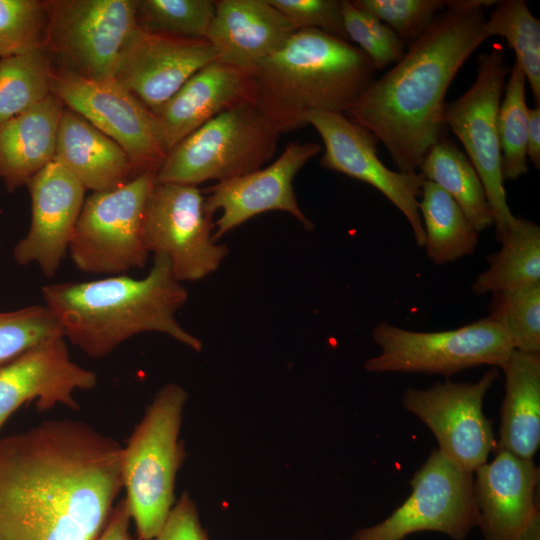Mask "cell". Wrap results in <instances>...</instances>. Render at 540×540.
Returning a JSON list of instances; mask_svg holds the SVG:
<instances>
[{"mask_svg":"<svg viewBox=\"0 0 540 540\" xmlns=\"http://www.w3.org/2000/svg\"><path fill=\"white\" fill-rule=\"evenodd\" d=\"M122 446L80 421L0 439V540H96L122 483Z\"/></svg>","mask_w":540,"mask_h":540,"instance_id":"obj_1","label":"cell"},{"mask_svg":"<svg viewBox=\"0 0 540 540\" xmlns=\"http://www.w3.org/2000/svg\"><path fill=\"white\" fill-rule=\"evenodd\" d=\"M490 0H449L426 31L408 44L345 115L381 141L400 172L417 173L444 138L445 95L460 67L486 39Z\"/></svg>","mask_w":540,"mask_h":540,"instance_id":"obj_2","label":"cell"},{"mask_svg":"<svg viewBox=\"0 0 540 540\" xmlns=\"http://www.w3.org/2000/svg\"><path fill=\"white\" fill-rule=\"evenodd\" d=\"M42 296L64 338L92 358H103L144 332L163 333L194 351L202 349L201 340L176 319L188 291L162 255H154L149 273L141 279L121 274L49 284L42 287Z\"/></svg>","mask_w":540,"mask_h":540,"instance_id":"obj_3","label":"cell"},{"mask_svg":"<svg viewBox=\"0 0 540 540\" xmlns=\"http://www.w3.org/2000/svg\"><path fill=\"white\" fill-rule=\"evenodd\" d=\"M356 45L317 29H299L252 72L255 102L280 133L307 125L308 112L346 113L375 80Z\"/></svg>","mask_w":540,"mask_h":540,"instance_id":"obj_4","label":"cell"},{"mask_svg":"<svg viewBox=\"0 0 540 540\" xmlns=\"http://www.w3.org/2000/svg\"><path fill=\"white\" fill-rule=\"evenodd\" d=\"M187 392L165 384L122 446L124 498L138 540H152L173 506L176 474L185 453L179 433Z\"/></svg>","mask_w":540,"mask_h":540,"instance_id":"obj_5","label":"cell"},{"mask_svg":"<svg viewBox=\"0 0 540 540\" xmlns=\"http://www.w3.org/2000/svg\"><path fill=\"white\" fill-rule=\"evenodd\" d=\"M279 136L254 103L236 106L177 143L167 153L155 181L198 186L254 172L271 159Z\"/></svg>","mask_w":540,"mask_h":540,"instance_id":"obj_6","label":"cell"},{"mask_svg":"<svg viewBox=\"0 0 540 540\" xmlns=\"http://www.w3.org/2000/svg\"><path fill=\"white\" fill-rule=\"evenodd\" d=\"M156 172H143L85 199L68 251L79 270L119 275L144 268L149 256L142 241L144 211Z\"/></svg>","mask_w":540,"mask_h":540,"instance_id":"obj_7","label":"cell"},{"mask_svg":"<svg viewBox=\"0 0 540 540\" xmlns=\"http://www.w3.org/2000/svg\"><path fill=\"white\" fill-rule=\"evenodd\" d=\"M381 352L364 363L370 372L427 373L451 376L481 365L501 368L514 348L489 317L457 329L419 332L378 323L372 333Z\"/></svg>","mask_w":540,"mask_h":540,"instance_id":"obj_8","label":"cell"},{"mask_svg":"<svg viewBox=\"0 0 540 540\" xmlns=\"http://www.w3.org/2000/svg\"><path fill=\"white\" fill-rule=\"evenodd\" d=\"M477 64V76L470 88L446 103L444 122L462 143L481 179L492 209L496 239L500 241L517 219L507 202L497 130L499 106L510 69L498 46L479 55Z\"/></svg>","mask_w":540,"mask_h":540,"instance_id":"obj_9","label":"cell"},{"mask_svg":"<svg viewBox=\"0 0 540 540\" xmlns=\"http://www.w3.org/2000/svg\"><path fill=\"white\" fill-rule=\"evenodd\" d=\"M47 1L45 51L51 60L84 78H114L119 56L138 28L136 0Z\"/></svg>","mask_w":540,"mask_h":540,"instance_id":"obj_10","label":"cell"},{"mask_svg":"<svg viewBox=\"0 0 540 540\" xmlns=\"http://www.w3.org/2000/svg\"><path fill=\"white\" fill-rule=\"evenodd\" d=\"M411 495L388 518L359 529L352 540H404L420 531L464 540L479 524L474 479L439 449H433L410 481Z\"/></svg>","mask_w":540,"mask_h":540,"instance_id":"obj_11","label":"cell"},{"mask_svg":"<svg viewBox=\"0 0 540 540\" xmlns=\"http://www.w3.org/2000/svg\"><path fill=\"white\" fill-rule=\"evenodd\" d=\"M214 223L197 186L155 183L142 223L148 253L165 256L180 281H198L214 273L229 254L213 239Z\"/></svg>","mask_w":540,"mask_h":540,"instance_id":"obj_12","label":"cell"},{"mask_svg":"<svg viewBox=\"0 0 540 540\" xmlns=\"http://www.w3.org/2000/svg\"><path fill=\"white\" fill-rule=\"evenodd\" d=\"M52 94L121 146L137 175L157 172L164 162L155 115L114 78L92 80L54 68Z\"/></svg>","mask_w":540,"mask_h":540,"instance_id":"obj_13","label":"cell"},{"mask_svg":"<svg viewBox=\"0 0 540 540\" xmlns=\"http://www.w3.org/2000/svg\"><path fill=\"white\" fill-rule=\"evenodd\" d=\"M498 378V369L492 367L473 383L446 380L428 389L409 387L402 406L429 427L443 454L473 473L497 449L483 400Z\"/></svg>","mask_w":540,"mask_h":540,"instance_id":"obj_14","label":"cell"},{"mask_svg":"<svg viewBox=\"0 0 540 540\" xmlns=\"http://www.w3.org/2000/svg\"><path fill=\"white\" fill-rule=\"evenodd\" d=\"M305 120L316 129L324 143L321 166L379 190L404 215L416 244L424 247L425 232L418 201L425 182L423 175L387 168L378 157V139L344 113L315 110L308 112Z\"/></svg>","mask_w":540,"mask_h":540,"instance_id":"obj_15","label":"cell"},{"mask_svg":"<svg viewBox=\"0 0 540 540\" xmlns=\"http://www.w3.org/2000/svg\"><path fill=\"white\" fill-rule=\"evenodd\" d=\"M321 151L317 143H290L280 156L265 168L215 183L205 192V209L210 216L221 211L214 223L213 239L268 212L284 211L293 216L306 230L313 222L300 209L293 187L298 171Z\"/></svg>","mask_w":540,"mask_h":540,"instance_id":"obj_16","label":"cell"},{"mask_svg":"<svg viewBox=\"0 0 540 540\" xmlns=\"http://www.w3.org/2000/svg\"><path fill=\"white\" fill-rule=\"evenodd\" d=\"M217 61L207 39L145 32L139 27L125 44L114 79L156 114L196 72Z\"/></svg>","mask_w":540,"mask_h":540,"instance_id":"obj_17","label":"cell"},{"mask_svg":"<svg viewBox=\"0 0 540 540\" xmlns=\"http://www.w3.org/2000/svg\"><path fill=\"white\" fill-rule=\"evenodd\" d=\"M97 374L70 358L64 336L42 342L0 364V430L24 403L35 401L38 411L57 405L78 410L76 390H91Z\"/></svg>","mask_w":540,"mask_h":540,"instance_id":"obj_18","label":"cell"},{"mask_svg":"<svg viewBox=\"0 0 540 540\" xmlns=\"http://www.w3.org/2000/svg\"><path fill=\"white\" fill-rule=\"evenodd\" d=\"M31 225L13 251L21 265L36 263L47 277L56 274L79 219L86 189L67 169L52 161L28 183Z\"/></svg>","mask_w":540,"mask_h":540,"instance_id":"obj_19","label":"cell"},{"mask_svg":"<svg viewBox=\"0 0 540 540\" xmlns=\"http://www.w3.org/2000/svg\"><path fill=\"white\" fill-rule=\"evenodd\" d=\"M494 459L475 470L474 497L484 540H519L539 514V469L532 459L497 448Z\"/></svg>","mask_w":540,"mask_h":540,"instance_id":"obj_20","label":"cell"},{"mask_svg":"<svg viewBox=\"0 0 540 540\" xmlns=\"http://www.w3.org/2000/svg\"><path fill=\"white\" fill-rule=\"evenodd\" d=\"M254 102L250 72L219 61L208 64L154 114L165 151L218 114Z\"/></svg>","mask_w":540,"mask_h":540,"instance_id":"obj_21","label":"cell"},{"mask_svg":"<svg viewBox=\"0 0 540 540\" xmlns=\"http://www.w3.org/2000/svg\"><path fill=\"white\" fill-rule=\"evenodd\" d=\"M296 31L268 0H219L206 39L217 61L252 74Z\"/></svg>","mask_w":540,"mask_h":540,"instance_id":"obj_22","label":"cell"},{"mask_svg":"<svg viewBox=\"0 0 540 540\" xmlns=\"http://www.w3.org/2000/svg\"><path fill=\"white\" fill-rule=\"evenodd\" d=\"M54 161L93 192L114 189L137 176L121 146L66 107L59 124Z\"/></svg>","mask_w":540,"mask_h":540,"instance_id":"obj_23","label":"cell"},{"mask_svg":"<svg viewBox=\"0 0 540 540\" xmlns=\"http://www.w3.org/2000/svg\"><path fill=\"white\" fill-rule=\"evenodd\" d=\"M65 106L54 95L0 124V179L13 192L54 161Z\"/></svg>","mask_w":540,"mask_h":540,"instance_id":"obj_24","label":"cell"},{"mask_svg":"<svg viewBox=\"0 0 540 540\" xmlns=\"http://www.w3.org/2000/svg\"><path fill=\"white\" fill-rule=\"evenodd\" d=\"M500 369L505 395L497 448L532 459L540 443V353L514 350Z\"/></svg>","mask_w":540,"mask_h":540,"instance_id":"obj_25","label":"cell"},{"mask_svg":"<svg viewBox=\"0 0 540 540\" xmlns=\"http://www.w3.org/2000/svg\"><path fill=\"white\" fill-rule=\"evenodd\" d=\"M419 172L452 197L479 233L494 224L481 179L453 141L439 140L426 154Z\"/></svg>","mask_w":540,"mask_h":540,"instance_id":"obj_26","label":"cell"},{"mask_svg":"<svg viewBox=\"0 0 540 540\" xmlns=\"http://www.w3.org/2000/svg\"><path fill=\"white\" fill-rule=\"evenodd\" d=\"M500 242L501 248L487 256L488 268L473 282V294L540 285V227L517 217Z\"/></svg>","mask_w":540,"mask_h":540,"instance_id":"obj_27","label":"cell"},{"mask_svg":"<svg viewBox=\"0 0 540 540\" xmlns=\"http://www.w3.org/2000/svg\"><path fill=\"white\" fill-rule=\"evenodd\" d=\"M419 212L432 263L444 265L475 252L479 232L452 197L431 181L423 184Z\"/></svg>","mask_w":540,"mask_h":540,"instance_id":"obj_28","label":"cell"},{"mask_svg":"<svg viewBox=\"0 0 540 540\" xmlns=\"http://www.w3.org/2000/svg\"><path fill=\"white\" fill-rule=\"evenodd\" d=\"M53 74L45 50L0 58V124L52 94Z\"/></svg>","mask_w":540,"mask_h":540,"instance_id":"obj_29","label":"cell"},{"mask_svg":"<svg viewBox=\"0 0 540 540\" xmlns=\"http://www.w3.org/2000/svg\"><path fill=\"white\" fill-rule=\"evenodd\" d=\"M486 19L488 38L501 36L515 52L517 66L528 81L536 105L540 104V21L523 0L497 1Z\"/></svg>","mask_w":540,"mask_h":540,"instance_id":"obj_30","label":"cell"},{"mask_svg":"<svg viewBox=\"0 0 540 540\" xmlns=\"http://www.w3.org/2000/svg\"><path fill=\"white\" fill-rule=\"evenodd\" d=\"M525 76L514 64L500 102L497 130L504 180H515L529 171L527 159L528 107L525 99Z\"/></svg>","mask_w":540,"mask_h":540,"instance_id":"obj_31","label":"cell"},{"mask_svg":"<svg viewBox=\"0 0 540 540\" xmlns=\"http://www.w3.org/2000/svg\"><path fill=\"white\" fill-rule=\"evenodd\" d=\"M214 13L212 0H136L137 26L153 34L206 39Z\"/></svg>","mask_w":540,"mask_h":540,"instance_id":"obj_32","label":"cell"},{"mask_svg":"<svg viewBox=\"0 0 540 540\" xmlns=\"http://www.w3.org/2000/svg\"><path fill=\"white\" fill-rule=\"evenodd\" d=\"M489 317L514 350L540 353V285L492 293Z\"/></svg>","mask_w":540,"mask_h":540,"instance_id":"obj_33","label":"cell"},{"mask_svg":"<svg viewBox=\"0 0 540 540\" xmlns=\"http://www.w3.org/2000/svg\"><path fill=\"white\" fill-rule=\"evenodd\" d=\"M47 0H0V58L45 50Z\"/></svg>","mask_w":540,"mask_h":540,"instance_id":"obj_34","label":"cell"},{"mask_svg":"<svg viewBox=\"0 0 540 540\" xmlns=\"http://www.w3.org/2000/svg\"><path fill=\"white\" fill-rule=\"evenodd\" d=\"M59 336H64L63 329L46 305L0 312V364Z\"/></svg>","mask_w":540,"mask_h":540,"instance_id":"obj_35","label":"cell"},{"mask_svg":"<svg viewBox=\"0 0 540 540\" xmlns=\"http://www.w3.org/2000/svg\"><path fill=\"white\" fill-rule=\"evenodd\" d=\"M340 9L349 41L370 58L376 71L401 60L406 44L387 25L355 7L352 1H340Z\"/></svg>","mask_w":540,"mask_h":540,"instance_id":"obj_36","label":"cell"},{"mask_svg":"<svg viewBox=\"0 0 540 540\" xmlns=\"http://www.w3.org/2000/svg\"><path fill=\"white\" fill-rule=\"evenodd\" d=\"M352 4L385 23L405 44H409L426 31L446 1L355 0Z\"/></svg>","mask_w":540,"mask_h":540,"instance_id":"obj_37","label":"cell"},{"mask_svg":"<svg viewBox=\"0 0 540 540\" xmlns=\"http://www.w3.org/2000/svg\"><path fill=\"white\" fill-rule=\"evenodd\" d=\"M297 30L317 29L344 41L346 34L337 0H268Z\"/></svg>","mask_w":540,"mask_h":540,"instance_id":"obj_38","label":"cell"},{"mask_svg":"<svg viewBox=\"0 0 540 540\" xmlns=\"http://www.w3.org/2000/svg\"><path fill=\"white\" fill-rule=\"evenodd\" d=\"M152 540H210L186 492L174 504L162 529Z\"/></svg>","mask_w":540,"mask_h":540,"instance_id":"obj_39","label":"cell"},{"mask_svg":"<svg viewBox=\"0 0 540 540\" xmlns=\"http://www.w3.org/2000/svg\"><path fill=\"white\" fill-rule=\"evenodd\" d=\"M131 517L124 499L113 509L110 519L96 540H133L130 534Z\"/></svg>","mask_w":540,"mask_h":540,"instance_id":"obj_40","label":"cell"},{"mask_svg":"<svg viewBox=\"0 0 540 540\" xmlns=\"http://www.w3.org/2000/svg\"><path fill=\"white\" fill-rule=\"evenodd\" d=\"M527 159L540 168V105L528 108Z\"/></svg>","mask_w":540,"mask_h":540,"instance_id":"obj_41","label":"cell"},{"mask_svg":"<svg viewBox=\"0 0 540 540\" xmlns=\"http://www.w3.org/2000/svg\"><path fill=\"white\" fill-rule=\"evenodd\" d=\"M519 540H540V514H537Z\"/></svg>","mask_w":540,"mask_h":540,"instance_id":"obj_42","label":"cell"}]
</instances>
